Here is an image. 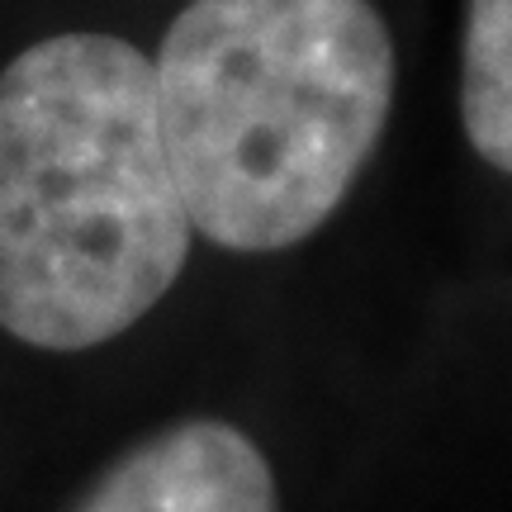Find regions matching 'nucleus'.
<instances>
[{
	"label": "nucleus",
	"mask_w": 512,
	"mask_h": 512,
	"mask_svg": "<svg viewBox=\"0 0 512 512\" xmlns=\"http://www.w3.org/2000/svg\"><path fill=\"white\" fill-rule=\"evenodd\" d=\"M190 242L152 57L114 34L24 48L0 72V328L105 347L171 294Z\"/></svg>",
	"instance_id": "nucleus-1"
},
{
	"label": "nucleus",
	"mask_w": 512,
	"mask_h": 512,
	"mask_svg": "<svg viewBox=\"0 0 512 512\" xmlns=\"http://www.w3.org/2000/svg\"><path fill=\"white\" fill-rule=\"evenodd\" d=\"M394 81L375 0H190L152 57L190 228L228 252L313 238L375 157Z\"/></svg>",
	"instance_id": "nucleus-2"
},
{
	"label": "nucleus",
	"mask_w": 512,
	"mask_h": 512,
	"mask_svg": "<svg viewBox=\"0 0 512 512\" xmlns=\"http://www.w3.org/2000/svg\"><path fill=\"white\" fill-rule=\"evenodd\" d=\"M72 512H280V484L242 427L185 418L128 446Z\"/></svg>",
	"instance_id": "nucleus-3"
},
{
	"label": "nucleus",
	"mask_w": 512,
	"mask_h": 512,
	"mask_svg": "<svg viewBox=\"0 0 512 512\" xmlns=\"http://www.w3.org/2000/svg\"><path fill=\"white\" fill-rule=\"evenodd\" d=\"M460 124L479 157L512 176V0H470L465 10Z\"/></svg>",
	"instance_id": "nucleus-4"
}]
</instances>
